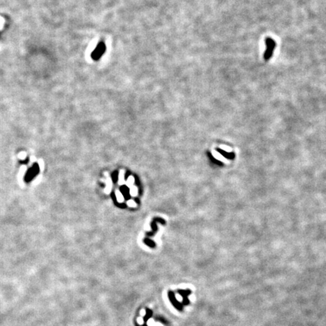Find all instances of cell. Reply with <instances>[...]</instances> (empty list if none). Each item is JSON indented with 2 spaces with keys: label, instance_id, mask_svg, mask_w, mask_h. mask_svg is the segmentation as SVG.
Returning a JSON list of instances; mask_svg holds the SVG:
<instances>
[{
  "label": "cell",
  "instance_id": "1",
  "mask_svg": "<svg viewBox=\"0 0 326 326\" xmlns=\"http://www.w3.org/2000/svg\"><path fill=\"white\" fill-rule=\"evenodd\" d=\"M265 44L267 46L265 52L264 54V58L265 61H268L273 56L274 49L276 48V42L270 37H267L265 39Z\"/></svg>",
  "mask_w": 326,
  "mask_h": 326
},
{
  "label": "cell",
  "instance_id": "2",
  "mask_svg": "<svg viewBox=\"0 0 326 326\" xmlns=\"http://www.w3.org/2000/svg\"><path fill=\"white\" fill-rule=\"evenodd\" d=\"M105 51H106L105 44H104V42H101L97 45V46L96 47V48L94 50L92 54H91V58H92V59L94 60V61H97V60H99L101 57H102V55L104 54Z\"/></svg>",
  "mask_w": 326,
  "mask_h": 326
},
{
  "label": "cell",
  "instance_id": "3",
  "mask_svg": "<svg viewBox=\"0 0 326 326\" xmlns=\"http://www.w3.org/2000/svg\"><path fill=\"white\" fill-rule=\"evenodd\" d=\"M121 193H122V194L123 195V196L126 197L127 199H129V189H128V187H127L126 186H122V188H121Z\"/></svg>",
  "mask_w": 326,
  "mask_h": 326
},
{
  "label": "cell",
  "instance_id": "4",
  "mask_svg": "<svg viewBox=\"0 0 326 326\" xmlns=\"http://www.w3.org/2000/svg\"><path fill=\"white\" fill-rule=\"evenodd\" d=\"M115 196H116V199L118 202H122L124 201V196L120 191L117 190V191L115 192Z\"/></svg>",
  "mask_w": 326,
  "mask_h": 326
},
{
  "label": "cell",
  "instance_id": "5",
  "mask_svg": "<svg viewBox=\"0 0 326 326\" xmlns=\"http://www.w3.org/2000/svg\"><path fill=\"white\" fill-rule=\"evenodd\" d=\"M125 183V181H124V171H121L119 175V185H122Z\"/></svg>",
  "mask_w": 326,
  "mask_h": 326
},
{
  "label": "cell",
  "instance_id": "6",
  "mask_svg": "<svg viewBox=\"0 0 326 326\" xmlns=\"http://www.w3.org/2000/svg\"><path fill=\"white\" fill-rule=\"evenodd\" d=\"M111 186H112V182H111V180L110 178H107V189H106V193H109L110 191Z\"/></svg>",
  "mask_w": 326,
  "mask_h": 326
},
{
  "label": "cell",
  "instance_id": "7",
  "mask_svg": "<svg viewBox=\"0 0 326 326\" xmlns=\"http://www.w3.org/2000/svg\"><path fill=\"white\" fill-rule=\"evenodd\" d=\"M129 193L132 196H136L137 195V188L136 186H132L129 191Z\"/></svg>",
  "mask_w": 326,
  "mask_h": 326
},
{
  "label": "cell",
  "instance_id": "8",
  "mask_svg": "<svg viewBox=\"0 0 326 326\" xmlns=\"http://www.w3.org/2000/svg\"><path fill=\"white\" fill-rule=\"evenodd\" d=\"M134 182V178L132 176H130L129 178V179H128V181H127V186H129V187L130 186H133Z\"/></svg>",
  "mask_w": 326,
  "mask_h": 326
},
{
  "label": "cell",
  "instance_id": "9",
  "mask_svg": "<svg viewBox=\"0 0 326 326\" xmlns=\"http://www.w3.org/2000/svg\"><path fill=\"white\" fill-rule=\"evenodd\" d=\"M128 205L130 206V207H136V203H135L134 201H133V200H129L128 201Z\"/></svg>",
  "mask_w": 326,
  "mask_h": 326
},
{
  "label": "cell",
  "instance_id": "10",
  "mask_svg": "<svg viewBox=\"0 0 326 326\" xmlns=\"http://www.w3.org/2000/svg\"><path fill=\"white\" fill-rule=\"evenodd\" d=\"M144 242H146V243H147V245H148V246H155V245H154V243H153V242H152V241L149 240V239L145 240Z\"/></svg>",
  "mask_w": 326,
  "mask_h": 326
},
{
  "label": "cell",
  "instance_id": "11",
  "mask_svg": "<svg viewBox=\"0 0 326 326\" xmlns=\"http://www.w3.org/2000/svg\"><path fill=\"white\" fill-rule=\"evenodd\" d=\"M113 181H115L117 180V173L116 172H115V173L113 174Z\"/></svg>",
  "mask_w": 326,
  "mask_h": 326
}]
</instances>
